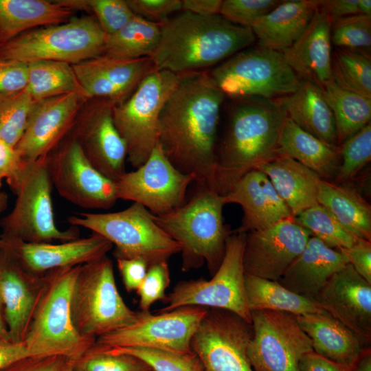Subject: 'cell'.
Returning a JSON list of instances; mask_svg holds the SVG:
<instances>
[{"instance_id":"30bf717a","label":"cell","mask_w":371,"mask_h":371,"mask_svg":"<svg viewBox=\"0 0 371 371\" xmlns=\"http://www.w3.org/2000/svg\"><path fill=\"white\" fill-rule=\"evenodd\" d=\"M209 74L231 99L281 98L294 93L302 81L281 52L258 46L237 52Z\"/></svg>"},{"instance_id":"ac0fdd59","label":"cell","mask_w":371,"mask_h":371,"mask_svg":"<svg viewBox=\"0 0 371 371\" xmlns=\"http://www.w3.org/2000/svg\"><path fill=\"white\" fill-rule=\"evenodd\" d=\"M311 236L293 216L246 233L243 256L245 273L278 281Z\"/></svg>"},{"instance_id":"ba28073f","label":"cell","mask_w":371,"mask_h":371,"mask_svg":"<svg viewBox=\"0 0 371 371\" xmlns=\"http://www.w3.org/2000/svg\"><path fill=\"white\" fill-rule=\"evenodd\" d=\"M106 36L93 15L75 18L19 35L0 47V57L76 65L102 55Z\"/></svg>"},{"instance_id":"6f0895ef","label":"cell","mask_w":371,"mask_h":371,"mask_svg":"<svg viewBox=\"0 0 371 371\" xmlns=\"http://www.w3.org/2000/svg\"><path fill=\"white\" fill-rule=\"evenodd\" d=\"M30 357L23 342L0 340V371Z\"/></svg>"},{"instance_id":"f546056e","label":"cell","mask_w":371,"mask_h":371,"mask_svg":"<svg viewBox=\"0 0 371 371\" xmlns=\"http://www.w3.org/2000/svg\"><path fill=\"white\" fill-rule=\"evenodd\" d=\"M257 170L268 177L293 217L317 203L319 186L322 179L293 159L278 155Z\"/></svg>"},{"instance_id":"4dcf8cb0","label":"cell","mask_w":371,"mask_h":371,"mask_svg":"<svg viewBox=\"0 0 371 371\" xmlns=\"http://www.w3.org/2000/svg\"><path fill=\"white\" fill-rule=\"evenodd\" d=\"M282 100L287 117L300 128L331 146H339L333 113L318 85L302 80L294 93Z\"/></svg>"},{"instance_id":"03108f58","label":"cell","mask_w":371,"mask_h":371,"mask_svg":"<svg viewBox=\"0 0 371 371\" xmlns=\"http://www.w3.org/2000/svg\"><path fill=\"white\" fill-rule=\"evenodd\" d=\"M68 371H82V370L79 369L78 367H76L75 365H71Z\"/></svg>"},{"instance_id":"11a10c76","label":"cell","mask_w":371,"mask_h":371,"mask_svg":"<svg viewBox=\"0 0 371 371\" xmlns=\"http://www.w3.org/2000/svg\"><path fill=\"white\" fill-rule=\"evenodd\" d=\"M116 260L126 291H137L146 274L148 264L139 258H116Z\"/></svg>"},{"instance_id":"ee69618b","label":"cell","mask_w":371,"mask_h":371,"mask_svg":"<svg viewBox=\"0 0 371 371\" xmlns=\"http://www.w3.org/2000/svg\"><path fill=\"white\" fill-rule=\"evenodd\" d=\"M341 164L331 181L346 184L351 181L371 159V124L369 123L339 146Z\"/></svg>"},{"instance_id":"4fadbf2b","label":"cell","mask_w":371,"mask_h":371,"mask_svg":"<svg viewBox=\"0 0 371 371\" xmlns=\"http://www.w3.org/2000/svg\"><path fill=\"white\" fill-rule=\"evenodd\" d=\"M57 192L80 207L107 210L118 200L114 181L89 162L77 139L69 133L45 158Z\"/></svg>"},{"instance_id":"91938a15","label":"cell","mask_w":371,"mask_h":371,"mask_svg":"<svg viewBox=\"0 0 371 371\" xmlns=\"http://www.w3.org/2000/svg\"><path fill=\"white\" fill-rule=\"evenodd\" d=\"M182 10L200 16L219 14L221 0H181Z\"/></svg>"},{"instance_id":"7c38bea8","label":"cell","mask_w":371,"mask_h":371,"mask_svg":"<svg viewBox=\"0 0 371 371\" xmlns=\"http://www.w3.org/2000/svg\"><path fill=\"white\" fill-rule=\"evenodd\" d=\"M52 188L45 158L28 163L15 193V205L0 221L1 234L28 243H62L80 238L77 227L62 230L56 226Z\"/></svg>"},{"instance_id":"6125c7cd","label":"cell","mask_w":371,"mask_h":371,"mask_svg":"<svg viewBox=\"0 0 371 371\" xmlns=\"http://www.w3.org/2000/svg\"><path fill=\"white\" fill-rule=\"evenodd\" d=\"M359 14L371 16V1L370 0H358Z\"/></svg>"},{"instance_id":"44dd1931","label":"cell","mask_w":371,"mask_h":371,"mask_svg":"<svg viewBox=\"0 0 371 371\" xmlns=\"http://www.w3.org/2000/svg\"><path fill=\"white\" fill-rule=\"evenodd\" d=\"M86 100L69 93L35 102L15 146L21 158L26 163L45 158L70 132Z\"/></svg>"},{"instance_id":"74e56055","label":"cell","mask_w":371,"mask_h":371,"mask_svg":"<svg viewBox=\"0 0 371 371\" xmlns=\"http://www.w3.org/2000/svg\"><path fill=\"white\" fill-rule=\"evenodd\" d=\"M160 36V24L135 15L117 32L106 35L102 55L127 60L150 58Z\"/></svg>"},{"instance_id":"9a60e30c","label":"cell","mask_w":371,"mask_h":371,"mask_svg":"<svg viewBox=\"0 0 371 371\" xmlns=\"http://www.w3.org/2000/svg\"><path fill=\"white\" fill-rule=\"evenodd\" d=\"M253 336L247 355L254 371H300L302 357L313 351L296 315L282 311H251Z\"/></svg>"},{"instance_id":"d590c367","label":"cell","mask_w":371,"mask_h":371,"mask_svg":"<svg viewBox=\"0 0 371 371\" xmlns=\"http://www.w3.org/2000/svg\"><path fill=\"white\" fill-rule=\"evenodd\" d=\"M27 64V85L34 102L69 93L88 96L80 85L72 65L55 60H36Z\"/></svg>"},{"instance_id":"7a4b0ae2","label":"cell","mask_w":371,"mask_h":371,"mask_svg":"<svg viewBox=\"0 0 371 371\" xmlns=\"http://www.w3.org/2000/svg\"><path fill=\"white\" fill-rule=\"evenodd\" d=\"M232 100L216 150L214 190L222 196L246 173L279 155L278 139L287 117L282 98Z\"/></svg>"},{"instance_id":"836d02e7","label":"cell","mask_w":371,"mask_h":371,"mask_svg":"<svg viewBox=\"0 0 371 371\" xmlns=\"http://www.w3.org/2000/svg\"><path fill=\"white\" fill-rule=\"evenodd\" d=\"M317 200L348 233L371 241V206L355 189L321 180Z\"/></svg>"},{"instance_id":"003e7915","label":"cell","mask_w":371,"mask_h":371,"mask_svg":"<svg viewBox=\"0 0 371 371\" xmlns=\"http://www.w3.org/2000/svg\"><path fill=\"white\" fill-rule=\"evenodd\" d=\"M1 181H2V179L0 178V188L1 187Z\"/></svg>"},{"instance_id":"d4e9b609","label":"cell","mask_w":371,"mask_h":371,"mask_svg":"<svg viewBox=\"0 0 371 371\" xmlns=\"http://www.w3.org/2000/svg\"><path fill=\"white\" fill-rule=\"evenodd\" d=\"M42 285V276L25 271L0 249V304L10 338L23 342Z\"/></svg>"},{"instance_id":"db71d44e","label":"cell","mask_w":371,"mask_h":371,"mask_svg":"<svg viewBox=\"0 0 371 371\" xmlns=\"http://www.w3.org/2000/svg\"><path fill=\"white\" fill-rule=\"evenodd\" d=\"M69 359L59 356L28 357L1 371H68Z\"/></svg>"},{"instance_id":"bcb514c9","label":"cell","mask_w":371,"mask_h":371,"mask_svg":"<svg viewBox=\"0 0 371 371\" xmlns=\"http://www.w3.org/2000/svg\"><path fill=\"white\" fill-rule=\"evenodd\" d=\"M74 365L82 371H152L146 363L133 356L91 348Z\"/></svg>"},{"instance_id":"f1b7e54d","label":"cell","mask_w":371,"mask_h":371,"mask_svg":"<svg viewBox=\"0 0 371 371\" xmlns=\"http://www.w3.org/2000/svg\"><path fill=\"white\" fill-rule=\"evenodd\" d=\"M316 0L280 1L251 27L258 47L282 52L302 34L317 8Z\"/></svg>"},{"instance_id":"5bb4252c","label":"cell","mask_w":371,"mask_h":371,"mask_svg":"<svg viewBox=\"0 0 371 371\" xmlns=\"http://www.w3.org/2000/svg\"><path fill=\"white\" fill-rule=\"evenodd\" d=\"M208 308L183 306L152 314L138 311L131 325L98 338L93 350L146 348L177 352H191L190 343Z\"/></svg>"},{"instance_id":"e7e4bbea","label":"cell","mask_w":371,"mask_h":371,"mask_svg":"<svg viewBox=\"0 0 371 371\" xmlns=\"http://www.w3.org/2000/svg\"><path fill=\"white\" fill-rule=\"evenodd\" d=\"M8 205L7 194L0 190V214L5 210Z\"/></svg>"},{"instance_id":"3957f363","label":"cell","mask_w":371,"mask_h":371,"mask_svg":"<svg viewBox=\"0 0 371 371\" xmlns=\"http://www.w3.org/2000/svg\"><path fill=\"white\" fill-rule=\"evenodd\" d=\"M255 41L251 27L233 24L220 14L183 11L161 25L159 42L150 58L157 70L178 75L202 71Z\"/></svg>"},{"instance_id":"f5cc1de1","label":"cell","mask_w":371,"mask_h":371,"mask_svg":"<svg viewBox=\"0 0 371 371\" xmlns=\"http://www.w3.org/2000/svg\"><path fill=\"white\" fill-rule=\"evenodd\" d=\"M354 269L371 284V241L359 239L348 248H339Z\"/></svg>"},{"instance_id":"cb8c5ba5","label":"cell","mask_w":371,"mask_h":371,"mask_svg":"<svg viewBox=\"0 0 371 371\" xmlns=\"http://www.w3.org/2000/svg\"><path fill=\"white\" fill-rule=\"evenodd\" d=\"M225 203L241 206L243 216L237 232L247 233L269 227L293 215L268 177L253 170L237 181L223 196Z\"/></svg>"},{"instance_id":"7dc6e473","label":"cell","mask_w":371,"mask_h":371,"mask_svg":"<svg viewBox=\"0 0 371 371\" xmlns=\"http://www.w3.org/2000/svg\"><path fill=\"white\" fill-rule=\"evenodd\" d=\"M280 2L277 0H224L219 14L233 24L251 27Z\"/></svg>"},{"instance_id":"d6986e66","label":"cell","mask_w":371,"mask_h":371,"mask_svg":"<svg viewBox=\"0 0 371 371\" xmlns=\"http://www.w3.org/2000/svg\"><path fill=\"white\" fill-rule=\"evenodd\" d=\"M114 104L100 100L77 117L69 133L79 142L91 165L115 182L126 171L127 150L113 118Z\"/></svg>"},{"instance_id":"603a6c76","label":"cell","mask_w":371,"mask_h":371,"mask_svg":"<svg viewBox=\"0 0 371 371\" xmlns=\"http://www.w3.org/2000/svg\"><path fill=\"white\" fill-rule=\"evenodd\" d=\"M321 307L368 345L371 340V284L350 264L335 273L316 300Z\"/></svg>"},{"instance_id":"9f6ffc18","label":"cell","mask_w":371,"mask_h":371,"mask_svg":"<svg viewBox=\"0 0 371 371\" xmlns=\"http://www.w3.org/2000/svg\"><path fill=\"white\" fill-rule=\"evenodd\" d=\"M319 7L322 8L330 19L334 21L359 14L358 0H316Z\"/></svg>"},{"instance_id":"277c9868","label":"cell","mask_w":371,"mask_h":371,"mask_svg":"<svg viewBox=\"0 0 371 371\" xmlns=\"http://www.w3.org/2000/svg\"><path fill=\"white\" fill-rule=\"evenodd\" d=\"M192 196L181 206L153 217L181 247V270L187 272L206 264L213 276L223 260L225 242L232 234L224 223L223 196L196 186Z\"/></svg>"},{"instance_id":"7402d4cb","label":"cell","mask_w":371,"mask_h":371,"mask_svg":"<svg viewBox=\"0 0 371 371\" xmlns=\"http://www.w3.org/2000/svg\"><path fill=\"white\" fill-rule=\"evenodd\" d=\"M89 98L120 104L127 100L142 80L155 69L150 57L119 59L104 55L72 65Z\"/></svg>"},{"instance_id":"8992f818","label":"cell","mask_w":371,"mask_h":371,"mask_svg":"<svg viewBox=\"0 0 371 371\" xmlns=\"http://www.w3.org/2000/svg\"><path fill=\"white\" fill-rule=\"evenodd\" d=\"M71 311L78 333L93 341L131 325L138 317V311L131 310L121 297L113 263L107 256L80 266L73 288Z\"/></svg>"},{"instance_id":"d6a6232c","label":"cell","mask_w":371,"mask_h":371,"mask_svg":"<svg viewBox=\"0 0 371 371\" xmlns=\"http://www.w3.org/2000/svg\"><path fill=\"white\" fill-rule=\"evenodd\" d=\"M71 14L56 1L0 0V47L34 27L65 23Z\"/></svg>"},{"instance_id":"7bdbcfd3","label":"cell","mask_w":371,"mask_h":371,"mask_svg":"<svg viewBox=\"0 0 371 371\" xmlns=\"http://www.w3.org/2000/svg\"><path fill=\"white\" fill-rule=\"evenodd\" d=\"M330 38L335 48L370 56L371 16L355 14L334 21Z\"/></svg>"},{"instance_id":"ab89813d","label":"cell","mask_w":371,"mask_h":371,"mask_svg":"<svg viewBox=\"0 0 371 371\" xmlns=\"http://www.w3.org/2000/svg\"><path fill=\"white\" fill-rule=\"evenodd\" d=\"M294 218L300 225L310 231L312 236L333 249L350 247L359 239L348 233L336 218L319 203Z\"/></svg>"},{"instance_id":"f6af8a7d","label":"cell","mask_w":371,"mask_h":371,"mask_svg":"<svg viewBox=\"0 0 371 371\" xmlns=\"http://www.w3.org/2000/svg\"><path fill=\"white\" fill-rule=\"evenodd\" d=\"M102 351L133 356L146 363L153 371H203L192 351L177 352L146 348H115Z\"/></svg>"},{"instance_id":"8fae6325","label":"cell","mask_w":371,"mask_h":371,"mask_svg":"<svg viewBox=\"0 0 371 371\" xmlns=\"http://www.w3.org/2000/svg\"><path fill=\"white\" fill-rule=\"evenodd\" d=\"M246 233L232 232L225 242V254L212 279L183 280L166 296L164 313L188 306L231 311L251 324L245 285L243 256Z\"/></svg>"},{"instance_id":"2e32d148","label":"cell","mask_w":371,"mask_h":371,"mask_svg":"<svg viewBox=\"0 0 371 371\" xmlns=\"http://www.w3.org/2000/svg\"><path fill=\"white\" fill-rule=\"evenodd\" d=\"M252 336L251 323L231 311L209 308L190 348L203 371H254L247 355Z\"/></svg>"},{"instance_id":"e0dca14e","label":"cell","mask_w":371,"mask_h":371,"mask_svg":"<svg viewBox=\"0 0 371 371\" xmlns=\"http://www.w3.org/2000/svg\"><path fill=\"white\" fill-rule=\"evenodd\" d=\"M193 183L194 178L176 168L158 144L142 166L115 182L117 199L141 204L155 215L183 204Z\"/></svg>"},{"instance_id":"5b68a950","label":"cell","mask_w":371,"mask_h":371,"mask_svg":"<svg viewBox=\"0 0 371 371\" xmlns=\"http://www.w3.org/2000/svg\"><path fill=\"white\" fill-rule=\"evenodd\" d=\"M81 265L49 271L42 285L23 341L30 357H63L76 361L95 341L82 337L71 316L73 288Z\"/></svg>"},{"instance_id":"94428289","label":"cell","mask_w":371,"mask_h":371,"mask_svg":"<svg viewBox=\"0 0 371 371\" xmlns=\"http://www.w3.org/2000/svg\"><path fill=\"white\" fill-rule=\"evenodd\" d=\"M350 371H371L370 347H366Z\"/></svg>"},{"instance_id":"f907efd6","label":"cell","mask_w":371,"mask_h":371,"mask_svg":"<svg viewBox=\"0 0 371 371\" xmlns=\"http://www.w3.org/2000/svg\"><path fill=\"white\" fill-rule=\"evenodd\" d=\"M27 164L15 147L0 139V178L5 179L14 193L21 182Z\"/></svg>"},{"instance_id":"b9f144b4","label":"cell","mask_w":371,"mask_h":371,"mask_svg":"<svg viewBox=\"0 0 371 371\" xmlns=\"http://www.w3.org/2000/svg\"><path fill=\"white\" fill-rule=\"evenodd\" d=\"M70 10H85L93 14L106 35L112 34L130 21L135 14L126 0H56Z\"/></svg>"},{"instance_id":"816d5d0a","label":"cell","mask_w":371,"mask_h":371,"mask_svg":"<svg viewBox=\"0 0 371 371\" xmlns=\"http://www.w3.org/2000/svg\"><path fill=\"white\" fill-rule=\"evenodd\" d=\"M27 85V64L0 57V94L16 93Z\"/></svg>"},{"instance_id":"8d00e7d4","label":"cell","mask_w":371,"mask_h":371,"mask_svg":"<svg viewBox=\"0 0 371 371\" xmlns=\"http://www.w3.org/2000/svg\"><path fill=\"white\" fill-rule=\"evenodd\" d=\"M322 90L333 113L339 146L370 123L371 98L342 89L333 81Z\"/></svg>"},{"instance_id":"680465c9","label":"cell","mask_w":371,"mask_h":371,"mask_svg":"<svg viewBox=\"0 0 371 371\" xmlns=\"http://www.w3.org/2000/svg\"><path fill=\"white\" fill-rule=\"evenodd\" d=\"M300 371H350L333 362L313 350L305 354L299 363Z\"/></svg>"},{"instance_id":"c3c4849f","label":"cell","mask_w":371,"mask_h":371,"mask_svg":"<svg viewBox=\"0 0 371 371\" xmlns=\"http://www.w3.org/2000/svg\"><path fill=\"white\" fill-rule=\"evenodd\" d=\"M170 282L168 261L150 265L136 291L139 297L142 311H149L152 304L158 300H165V291Z\"/></svg>"},{"instance_id":"4316f807","label":"cell","mask_w":371,"mask_h":371,"mask_svg":"<svg viewBox=\"0 0 371 371\" xmlns=\"http://www.w3.org/2000/svg\"><path fill=\"white\" fill-rule=\"evenodd\" d=\"M347 264L346 257L339 250L311 236L278 282L289 291L316 302L330 278Z\"/></svg>"},{"instance_id":"681fc988","label":"cell","mask_w":371,"mask_h":371,"mask_svg":"<svg viewBox=\"0 0 371 371\" xmlns=\"http://www.w3.org/2000/svg\"><path fill=\"white\" fill-rule=\"evenodd\" d=\"M133 13L152 23L163 24L182 10L181 0H126Z\"/></svg>"},{"instance_id":"f35d334b","label":"cell","mask_w":371,"mask_h":371,"mask_svg":"<svg viewBox=\"0 0 371 371\" xmlns=\"http://www.w3.org/2000/svg\"><path fill=\"white\" fill-rule=\"evenodd\" d=\"M333 81L339 87L371 98V57L347 49L332 52Z\"/></svg>"},{"instance_id":"83f0119b","label":"cell","mask_w":371,"mask_h":371,"mask_svg":"<svg viewBox=\"0 0 371 371\" xmlns=\"http://www.w3.org/2000/svg\"><path fill=\"white\" fill-rule=\"evenodd\" d=\"M296 319L315 352L350 370L366 348L357 334L326 311L296 315Z\"/></svg>"},{"instance_id":"6da1fadb","label":"cell","mask_w":371,"mask_h":371,"mask_svg":"<svg viewBox=\"0 0 371 371\" xmlns=\"http://www.w3.org/2000/svg\"><path fill=\"white\" fill-rule=\"evenodd\" d=\"M179 76L160 114L158 144L176 168L194 178V183L214 190L220 111L225 95L206 71Z\"/></svg>"},{"instance_id":"e575fe53","label":"cell","mask_w":371,"mask_h":371,"mask_svg":"<svg viewBox=\"0 0 371 371\" xmlns=\"http://www.w3.org/2000/svg\"><path fill=\"white\" fill-rule=\"evenodd\" d=\"M245 285L250 311L267 310L295 315L325 311L318 303L289 291L278 281L245 274Z\"/></svg>"},{"instance_id":"ffe728a7","label":"cell","mask_w":371,"mask_h":371,"mask_svg":"<svg viewBox=\"0 0 371 371\" xmlns=\"http://www.w3.org/2000/svg\"><path fill=\"white\" fill-rule=\"evenodd\" d=\"M113 247L110 241L95 233L58 244L28 243L0 234V249L25 271L36 276L88 263L106 256Z\"/></svg>"},{"instance_id":"52a82bcc","label":"cell","mask_w":371,"mask_h":371,"mask_svg":"<svg viewBox=\"0 0 371 371\" xmlns=\"http://www.w3.org/2000/svg\"><path fill=\"white\" fill-rule=\"evenodd\" d=\"M67 221L110 241L115 246V258H139L150 267L181 251L180 245L157 224L153 214L137 203L114 212L78 213Z\"/></svg>"},{"instance_id":"484cf974","label":"cell","mask_w":371,"mask_h":371,"mask_svg":"<svg viewBox=\"0 0 371 371\" xmlns=\"http://www.w3.org/2000/svg\"><path fill=\"white\" fill-rule=\"evenodd\" d=\"M332 23L326 12L317 5L300 37L289 48L281 52L287 63L302 80L312 81L322 89L333 81Z\"/></svg>"},{"instance_id":"9c48e42d","label":"cell","mask_w":371,"mask_h":371,"mask_svg":"<svg viewBox=\"0 0 371 371\" xmlns=\"http://www.w3.org/2000/svg\"><path fill=\"white\" fill-rule=\"evenodd\" d=\"M179 80L178 74L155 69L127 100L114 105L113 122L125 142L127 161L134 168L142 166L157 145L161 110Z\"/></svg>"},{"instance_id":"60d3db41","label":"cell","mask_w":371,"mask_h":371,"mask_svg":"<svg viewBox=\"0 0 371 371\" xmlns=\"http://www.w3.org/2000/svg\"><path fill=\"white\" fill-rule=\"evenodd\" d=\"M34 103L27 87L16 93L0 94V139L16 146Z\"/></svg>"},{"instance_id":"1f68e13d","label":"cell","mask_w":371,"mask_h":371,"mask_svg":"<svg viewBox=\"0 0 371 371\" xmlns=\"http://www.w3.org/2000/svg\"><path fill=\"white\" fill-rule=\"evenodd\" d=\"M279 155L293 159L315 172L322 180L333 181L340 164L339 146L333 147L300 128L288 117L278 139Z\"/></svg>"},{"instance_id":"be15d7a7","label":"cell","mask_w":371,"mask_h":371,"mask_svg":"<svg viewBox=\"0 0 371 371\" xmlns=\"http://www.w3.org/2000/svg\"><path fill=\"white\" fill-rule=\"evenodd\" d=\"M3 307L0 304V340H11L8 334L7 326L4 323V316L2 313Z\"/></svg>"}]
</instances>
